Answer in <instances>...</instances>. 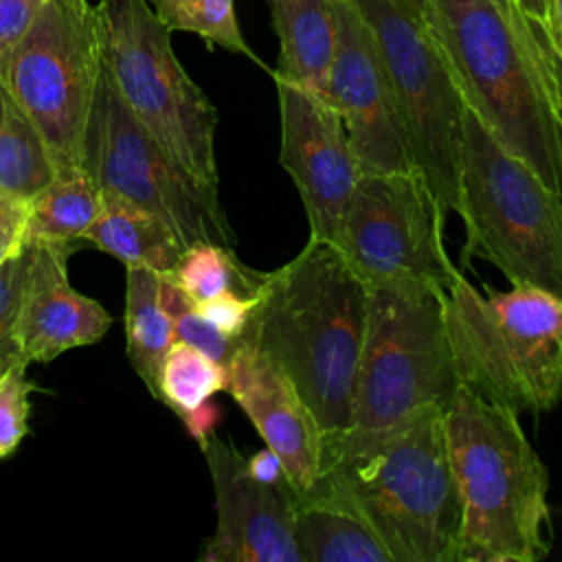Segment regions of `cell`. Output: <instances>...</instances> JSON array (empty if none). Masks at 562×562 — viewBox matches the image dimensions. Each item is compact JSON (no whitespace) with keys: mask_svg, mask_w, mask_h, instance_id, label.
Returning a JSON list of instances; mask_svg holds the SVG:
<instances>
[{"mask_svg":"<svg viewBox=\"0 0 562 562\" xmlns=\"http://www.w3.org/2000/svg\"><path fill=\"white\" fill-rule=\"evenodd\" d=\"M443 323L461 386L518 415L549 413L562 389V294L520 283L474 288L459 274Z\"/></svg>","mask_w":562,"mask_h":562,"instance_id":"5","label":"cell"},{"mask_svg":"<svg viewBox=\"0 0 562 562\" xmlns=\"http://www.w3.org/2000/svg\"><path fill=\"white\" fill-rule=\"evenodd\" d=\"M149 7L171 33H195L209 46H222L228 53L244 55L259 68L272 72L248 46L237 22L235 0H149Z\"/></svg>","mask_w":562,"mask_h":562,"instance_id":"26","label":"cell"},{"mask_svg":"<svg viewBox=\"0 0 562 562\" xmlns=\"http://www.w3.org/2000/svg\"><path fill=\"white\" fill-rule=\"evenodd\" d=\"M279 37L272 79L294 83L329 101L327 83L336 50L334 0H268Z\"/></svg>","mask_w":562,"mask_h":562,"instance_id":"18","label":"cell"},{"mask_svg":"<svg viewBox=\"0 0 562 562\" xmlns=\"http://www.w3.org/2000/svg\"><path fill=\"white\" fill-rule=\"evenodd\" d=\"M29 200L0 191V263L22 248L26 237Z\"/></svg>","mask_w":562,"mask_h":562,"instance_id":"33","label":"cell"},{"mask_svg":"<svg viewBox=\"0 0 562 562\" xmlns=\"http://www.w3.org/2000/svg\"><path fill=\"white\" fill-rule=\"evenodd\" d=\"M160 303L171 321L173 334L178 340L193 345L195 349L204 351L209 358L220 362L224 369L228 367L231 358L239 349L244 338L224 336L213 325H209L189 303V299L165 277H160Z\"/></svg>","mask_w":562,"mask_h":562,"instance_id":"27","label":"cell"},{"mask_svg":"<svg viewBox=\"0 0 562 562\" xmlns=\"http://www.w3.org/2000/svg\"><path fill=\"white\" fill-rule=\"evenodd\" d=\"M9 353H20V351H9Z\"/></svg>","mask_w":562,"mask_h":562,"instance_id":"40","label":"cell"},{"mask_svg":"<svg viewBox=\"0 0 562 562\" xmlns=\"http://www.w3.org/2000/svg\"><path fill=\"white\" fill-rule=\"evenodd\" d=\"M160 277L169 279L191 303H198L228 290L255 294L263 272L241 263L235 248L200 241L187 246L173 270Z\"/></svg>","mask_w":562,"mask_h":562,"instance_id":"24","label":"cell"},{"mask_svg":"<svg viewBox=\"0 0 562 562\" xmlns=\"http://www.w3.org/2000/svg\"><path fill=\"white\" fill-rule=\"evenodd\" d=\"M443 224L415 169L360 173L334 246L369 288H426L446 294L461 272L446 252Z\"/></svg>","mask_w":562,"mask_h":562,"instance_id":"11","label":"cell"},{"mask_svg":"<svg viewBox=\"0 0 562 562\" xmlns=\"http://www.w3.org/2000/svg\"><path fill=\"white\" fill-rule=\"evenodd\" d=\"M81 167L101 193L125 198L156 213L182 248L209 241L235 248L237 235L220 189L178 167L132 116L103 64L83 136Z\"/></svg>","mask_w":562,"mask_h":562,"instance_id":"10","label":"cell"},{"mask_svg":"<svg viewBox=\"0 0 562 562\" xmlns=\"http://www.w3.org/2000/svg\"><path fill=\"white\" fill-rule=\"evenodd\" d=\"M364 18L408 143L411 160L446 220L457 206L463 99L422 15L402 0H353Z\"/></svg>","mask_w":562,"mask_h":562,"instance_id":"9","label":"cell"},{"mask_svg":"<svg viewBox=\"0 0 562 562\" xmlns=\"http://www.w3.org/2000/svg\"><path fill=\"white\" fill-rule=\"evenodd\" d=\"M26 360H15L0 373V461L13 454L29 430L33 382Z\"/></svg>","mask_w":562,"mask_h":562,"instance_id":"28","label":"cell"},{"mask_svg":"<svg viewBox=\"0 0 562 562\" xmlns=\"http://www.w3.org/2000/svg\"><path fill=\"white\" fill-rule=\"evenodd\" d=\"M457 386L443 294L426 288H369L349 426L325 446L323 468L371 446L424 406L446 408Z\"/></svg>","mask_w":562,"mask_h":562,"instance_id":"6","label":"cell"},{"mask_svg":"<svg viewBox=\"0 0 562 562\" xmlns=\"http://www.w3.org/2000/svg\"><path fill=\"white\" fill-rule=\"evenodd\" d=\"M55 176L48 147L0 75V191L31 200Z\"/></svg>","mask_w":562,"mask_h":562,"instance_id":"23","label":"cell"},{"mask_svg":"<svg viewBox=\"0 0 562 562\" xmlns=\"http://www.w3.org/2000/svg\"><path fill=\"white\" fill-rule=\"evenodd\" d=\"M101 209V191L92 176L79 167L55 173L29 200L26 241H48L77 248L81 233L90 226Z\"/></svg>","mask_w":562,"mask_h":562,"instance_id":"22","label":"cell"},{"mask_svg":"<svg viewBox=\"0 0 562 562\" xmlns=\"http://www.w3.org/2000/svg\"><path fill=\"white\" fill-rule=\"evenodd\" d=\"M57 2H61L64 7H68V9H72V11H79V13L90 11V7H92L88 0H57Z\"/></svg>","mask_w":562,"mask_h":562,"instance_id":"37","label":"cell"},{"mask_svg":"<svg viewBox=\"0 0 562 562\" xmlns=\"http://www.w3.org/2000/svg\"><path fill=\"white\" fill-rule=\"evenodd\" d=\"M334 7L336 50L327 97L340 114L358 169L360 173L415 169L373 35L353 0H334Z\"/></svg>","mask_w":562,"mask_h":562,"instance_id":"13","label":"cell"},{"mask_svg":"<svg viewBox=\"0 0 562 562\" xmlns=\"http://www.w3.org/2000/svg\"><path fill=\"white\" fill-rule=\"evenodd\" d=\"M294 540L301 562H391L373 529L329 498H296Z\"/></svg>","mask_w":562,"mask_h":562,"instance_id":"20","label":"cell"},{"mask_svg":"<svg viewBox=\"0 0 562 562\" xmlns=\"http://www.w3.org/2000/svg\"><path fill=\"white\" fill-rule=\"evenodd\" d=\"M81 241L112 255L125 268L140 266L158 274H169L184 250L156 213L112 193H101V209L81 233Z\"/></svg>","mask_w":562,"mask_h":562,"instance_id":"19","label":"cell"},{"mask_svg":"<svg viewBox=\"0 0 562 562\" xmlns=\"http://www.w3.org/2000/svg\"><path fill=\"white\" fill-rule=\"evenodd\" d=\"M246 468L252 479H257L266 485H285L288 483L281 459L266 446L261 450L252 452L250 457H246Z\"/></svg>","mask_w":562,"mask_h":562,"instance_id":"34","label":"cell"},{"mask_svg":"<svg viewBox=\"0 0 562 562\" xmlns=\"http://www.w3.org/2000/svg\"><path fill=\"white\" fill-rule=\"evenodd\" d=\"M101 72L94 11L48 0L24 37L0 59V75L40 130L55 173L83 160V136Z\"/></svg>","mask_w":562,"mask_h":562,"instance_id":"12","label":"cell"},{"mask_svg":"<svg viewBox=\"0 0 562 562\" xmlns=\"http://www.w3.org/2000/svg\"><path fill=\"white\" fill-rule=\"evenodd\" d=\"M402 2H406L411 9H415L417 13L422 11V4H424V0H402Z\"/></svg>","mask_w":562,"mask_h":562,"instance_id":"39","label":"cell"},{"mask_svg":"<svg viewBox=\"0 0 562 562\" xmlns=\"http://www.w3.org/2000/svg\"><path fill=\"white\" fill-rule=\"evenodd\" d=\"M518 11L540 40V44L562 57V2L560 0H516Z\"/></svg>","mask_w":562,"mask_h":562,"instance_id":"31","label":"cell"},{"mask_svg":"<svg viewBox=\"0 0 562 562\" xmlns=\"http://www.w3.org/2000/svg\"><path fill=\"white\" fill-rule=\"evenodd\" d=\"M367 310L369 285L338 246L310 237L296 257L263 272L241 334L294 382L325 446L349 426Z\"/></svg>","mask_w":562,"mask_h":562,"instance_id":"1","label":"cell"},{"mask_svg":"<svg viewBox=\"0 0 562 562\" xmlns=\"http://www.w3.org/2000/svg\"><path fill=\"white\" fill-rule=\"evenodd\" d=\"M15 360H24V356H22V353H0V373H2L9 364H13Z\"/></svg>","mask_w":562,"mask_h":562,"instance_id":"38","label":"cell"},{"mask_svg":"<svg viewBox=\"0 0 562 562\" xmlns=\"http://www.w3.org/2000/svg\"><path fill=\"white\" fill-rule=\"evenodd\" d=\"M198 446L211 474L217 518L200 562H301L294 540L296 498L292 487L252 479L246 457L215 430Z\"/></svg>","mask_w":562,"mask_h":562,"instance_id":"14","label":"cell"},{"mask_svg":"<svg viewBox=\"0 0 562 562\" xmlns=\"http://www.w3.org/2000/svg\"><path fill=\"white\" fill-rule=\"evenodd\" d=\"M255 303H257V292L255 294H241V292L228 290V292L215 294L211 299L191 303V305L209 325H213L224 336L241 338V334L246 331L248 321L252 316Z\"/></svg>","mask_w":562,"mask_h":562,"instance_id":"30","label":"cell"},{"mask_svg":"<svg viewBox=\"0 0 562 562\" xmlns=\"http://www.w3.org/2000/svg\"><path fill=\"white\" fill-rule=\"evenodd\" d=\"M48 0H0V59L24 37Z\"/></svg>","mask_w":562,"mask_h":562,"instance_id":"32","label":"cell"},{"mask_svg":"<svg viewBox=\"0 0 562 562\" xmlns=\"http://www.w3.org/2000/svg\"><path fill=\"white\" fill-rule=\"evenodd\" d=\"M31 244L24 241L20 250L0 263V353L20 351L13 338L15 321L22 303Z\"/></svg>","mask_w":562,"mask_h":562,"instance_id":"29","label":"cell"},{"mask_svg":"<svg viewBox=\"0 0 562 562\" xmlns=\"http://www.w3.org/2000/svg\"><path fill=\"white\" fill-rule=\"evenodd\" d=\"M125 353L143 380L145 389L156 400L158 373L165 353L176 340L171 321L160 303V274L130 266L125 268Z\"/></svg>","mask_w":562,"mask_h":562,"instance_id":"21","label":"cell"},{"mask_svg":"<svg viewBox=\"0 0 562 562\" xmlns=\"http://www.w3.org/2000/svg\"><path fill=\"white\" fill-rule=\"evenodd\" d=\"M92 11L101 64L132 116L178 167L217 187V110L176 57L171 31L147 0H97Z\"/></svg>","mask_w":562,"mask_h":562,"instance_id":"8","label":"cell"},{"mask_svg":"<svg viewBox=\"0 0 562 562\" xmlns=\"http://www.w3.org/2000/svg\"><path fill=\"white\" fill-rule=\"evenodd\" d=\"M279 97V165L303 202L310 237L336 244L345 204L360 176L336 108L294 83L274 79Z\"/></svg>","mask_w":562,"mask_h":562,"instance_id":"15","label":"cell"},{"mask_svg":"<svg viewBox=\"0 0 562 562\" xmlns=\"http://www.w3.org/2000/svg\"><path fill=\"white\" fill-rule=\"evenodd\" d=\"M459 494L457 562H536L551 549L549 472L520 415L465 386L443 408Z\"/></svg>","mask_w":562,"mask_h":562,"instance_id":"3","label":"cell"},{"mask_svg":"<svg viewBox=\"0 0 562 562\" xmlns=\"http://www.w3.org/2000/svg\"><path fill=\"white\" fill-rule=\"evenodd\" d=\"M29 244V270L13 331L24 360L50 362L70 349L99 342L112 327V316L97 299L70 285L66 261L72 248Z\"/></svg>","mask_w":562,"mask_h":562,"instance_id":"17","label":"cell"},{"mask_svg":"<svg viewBox=\"0 0 562 562\" xmlns=\"http://www.w3.org/2000/svg\"><path fill=\"white\" fill-rule=\"evenodd\" d=\"M494 2L498 4V9H501V11H503V13L509 18V22H512L516 29H520L522 33H527L529 37H533V42H536V44H538V46H540V48H542L547 55H551L553 59H560V61H562V57H560V55H555V53L547 50V48L540 44V40L536 37V33L531 31V26H529V24H527V20L522 18V13L518 11V4H516V0H494Z\"/></svg>","mask_w":562,"mask_h":562,"instance_id":"36","label":"cell"},{"mask_svg":"<svg viewBox=\"0 0 562 562\" xmlns=\"http://www.w3.org/2000/svg\"><path fill=\"white\" fill-rule=\"evenodd\" d=\"M226 391L250 419L263 446L281 459L294 498L307 494L323 468L325 439L288 373L241 340L226 367Z\"/></svg>","mask_w":562,"mask_h":562,"instance_id":"16","label":"cell"},{"mask_svg":"<svg viewBox=\"0 0 562 562\" xmlns=\"http://www.w3.org/2000/svg\"><path fill=\"white\" fill-rule=\"evenodd\" d=\"M419 15L465 108L562 193L560 59L516 29L494 0H424Z\"/></svg>","mask_w":562,"mask_h":562,"instance_id":"2","label":"cell"},{"mask_svg":"<svg viewBox=\"0 0 562 562\" xmlns=\"http://www.w3.org/2000/svg\"><path fill=\"white\" fill-rule=\"evenodd\" d=\"M220 422V408L213 404V400H209L206 404H202L200 408L191 411L189 415L182 417V424L187 428V432L200 443L209 432L215 430Z\"/></svg>","mask_w":562,"mask_h":562,"instance_id":"35","label":"cell"},{"mask_svg":"<svg viewBox=\"0 0 562 562\" xmlns=\"http://www.w3.org/2000/svg\"><path fill=\"white\" fill-rule=\"evenodd\" d=\"M305 496L358 514L391 562H457L461 507L439 406L419 408L371 446L327 463Z\"/></svg>","mask_w":562,"mask_h":562,"instance_id":"4","label":"cell"},{"mask_svg":"<svg viewBox=\"0 0 562 562\" xmlns=\"http://www.w3.org/2000/svg\"><path fill=\"white\" fill-rule=\"evenodd\" d=\"M220 391H226V369L204 351L176 338L160 364L156 400L182 419Z\"/></svg>","mask_w":562,"mask_h":562,"instance_id":"25","label":"cell"},{"mask_svg":"<svg viewBox=\"0 0 562 562\" xmlns=\"http://www.w3.org/2000/svg\"><path fill=\"white\" fill-rule=\"evenodd\" d=\"M463 263L483 259L512 285L562 294V193L512 154L463 108L457 206Z\"/></svg>","mask_w":562,"mask_h":562,"instance_id":"7","label":"cell"}]
</instances>
